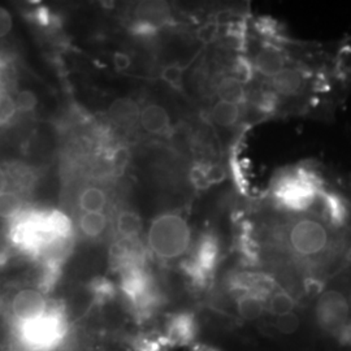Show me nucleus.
<instances>
[{
  "label": "nucleus",
  "instance_id": "1",
  "mask_svg": "<svg viewBox=\"0 0 351 351\" xmlns=\"http://www.w3.org/2000/svg\"><path fill=\"white\" fill-rule=\"evenodd\" d=\"M326 189V186H324ZM314 207L302 213H282V219L268 221L255 236L264 252L277 263L294 267L307 281H316L335 269L345 256V229L326 213L323 191Z\"/></svg>",
  "mask_w": 351,
  "mask_h": 351
},
{
  "label": "nucleus",
  "instance_id": "2",
  "mask_svg": "<svg viewBox=\"0 0 351 351\" xmlns=\"http://www.w3.org/2000/svg\"><path fill=\"white\" fill-rule=\"evenodd\" d=\"M146 242L151 255L162 263L185 261L194 246L188 216L181 213L156 216L149 226Z\"/></svg>",
  "mask_w": 351,
  "mask_h": 351
},
{
  "label": "nucleus",
  "instance_id": "3",
  "mask_svg": "<svg viewBox=\"0 0 351 351\" xmlns=\"http://www.w3.org/2000/svg\"><path fill=\"white\" fill-rule=\"evenodd\" d=\"M322 177L306 168L281 175L272 189V198L282 213L310 211L324 189Z\"/></svg>",
  "mask_w": 351,
  "mask_h": 351
},
{
  "label": "nucleus",
  "instance_id": "4",
  "mask_svg": "<svg viewBox=\"0 0 351 351\" xmlns=\"http://www.w3.org/2000/svg\"><path fill=\"white\" fill-rule=\"evenodd\" d=\"M221 262V245L213 232H206L194 243L188 258L181 262L184 276L189 285L198 291L213 287Z\"/></svg>",
  "mask_w": 351,
  "mask_h": 351
},
{
  "label": "nucleus",
  "instance_id": "5",
  "mask_svg": "<svg viewBox=\"0 0 351 351\" xmlns=\"http://www.w3.org/2000/svg\"><path fill=\"white\" fill-rule=\"evenodd\" d=\"M64 333L62 316L51 310L42 317L20 326V339L32 351L51 350L63 339Z\"/></svg>",
  "mask_w": 351,
  "mask_h": 351
},
{
  "label": "nucleus",
  "instance_id": "6",
  "mask_svg": "<svg viewBox=\"0 0 351 351\" xmlns=\"http://www.w3.org/2000/svg\"><path fill=\"white\" fill-rule=\"evenodd\" d=\"M350 314V302L339 289L324 290L315 306V316L319 326L329 332H336L343 326Z\"/></svg>",
  "mask_w": 351,
  "mask_h": 351
},
{
  "label": "nucleus",
  "instance_id": "7",
  "mask_svg": "<svg viewBox=\"0 0 351 351\" xmlns=\"http://www.w3.org/2000/svg\"><path fill=\"white\" fill-rule=\"evenodd\" d=\"M164 339L172 349L197 345L201 333V319L193 311H177L167 317Z\"/></svg>",
  "mask_w": 351,
  "mask_h": 351
},
{
  "label": "nucleus",
  "instance_id": "8",
  "mask_svg": "<svg viewBox=\"0 0 351 351\" xmlns=\"http://www.w3.org/2000/svg\"><path fill=\"white\" fill-rule=\"evenodd\" d=\"M49 311V302L37 289H23L11 301V314L20 326L42 317Z\"/></svg>",
  "mask_w": 351,
  "mask_h": 351
},
{
  "label": "nucleus",
  "instance_id": "9",
  "mask_svg": "<svg viewBox=\"0 0 351 351\" xmlns=\"http://www.w3.org/2000/svg\"><path fill=\"white\" fill-rule=\"evenodd\" d=\"M255 75L271 80L287 68V55L282 49L277 47L272 42H264L250 58Z\"/></svg>",
  "mask_w": 351,
  "mask_h": 351
},
{
  "label": "nucleus",
  "instance_id": "10",
  "mask_svg": "<svg viewBox=\"0 0 351 351\" xmlns=\"http://www.w3.org/2000/svg\"><path fill=\"white\" fill-rule=\"evenodd\" d=\"M310 78L300 68H285L274 78L268 80L269 90L277 97L282 98H297L304 93L308 86Z\"/></svg>",
  "mask_w": 351,
  "mask_h": 351
},
{
  "label": "nucleus",
  "instance_id": "11",
  "mask_svg": "<svg viewBox=\"0 0 351 351\" xmlns=\"http://www.w3.org/2000/svg\"><path fill=\"white\" fill-rule=\"evenodd\" d=\"M139 123L145 132L155 136H164L169 133L172 128L169 112L162 104L156 103H150L142 108L139 113Z\"/></svg>",
  "mask_w": 351,
  "mask_h": 351
},
{
  "label": "nucleus",
  "instance_id": "12",
  "mask_svg": "<svg viewBox=\"0 0 351 351\" xmlns=\"http://www.w3.org/2000/svg\"><path fill=\"white\" fill-rule=\"evenodd\" d=\"M213 91L219 101H230L236 104H245L247 101L246 86L232 75H220L213 77Z\"/></svg>",
  "mask_w": 351,
  "mask_h": 351
},
{
  "label": "nucleus",
  "instance_id": "13",
  "mask_svg": "<svg viewBox=\"0 0 351 351\" xmlns=\"http://www.w3.org/2000/svg\"><path fill=\"white\" fill-rule=\"evenodd\" d=\"M267 298L254 293H243L234 297L236 314L243 322L258 320L267 313Z\"/></svg>",
  "mask_w": 351,
  "mask_h": 351
},
{
  "label": "nucleus",
  "instance_id": "14",
  "mask_svg": "<svg viewBox=\"0 0 351 351\" xmlns=\"http://www.w3.org/2000/svg\"><path fill=\"white\" fill-rule=\"evenodd\" d=\"M242 114V106L230 101H217L210 110V121L215 128L232 129L237 125Z\"/></svg>",
  "mask_w": 351,
  "mask_h": 351
},
{
  "label": "nucleus",
  "instance_id": "15",
  "mask_svg": "<svg viewBox=\"0 0 351 351\" xmlns=\"http://www.w3.org/2000/svg\"><path fill=\"white\" fill-rule=\"evenodd\" d=\"M199 319L204 324L216 328L219 330H232L241 324V319L237 315H232L223 307H219L216 304L204 306Z\"/></svg>",
  "mask_w": 351,
  "mask_h": 351
},
{
  "label": "nucleus",
  "instance_id": "16",
  "mask_svg": "<svg viewBox=\"0 0 351 351\" xmlns=\"http://www.w3.org/2000/svg\"><path fill=\"white\" fill-rule=\"evenodd\" d=\"M297 306V300L287 288H278L269 295L267 301V311L274 315L275 317L294 313Z\"/></svg>",
  "mask_w": 351,
  "mask_h": 351
},
{
  "label": "nucleus",
  "instance_id": "17",
  "mask_svg": "<svg viewBox=\"0 0 351 351\" xmlns=\"http://www.w3.org/2000/svg\"><path fill=\"white\" fill-rule=\"evenodd\" d=\"M117 233L124 239H137L142 230V220L134 211H123L119 213L116 220Z\"/></svg>",
  "mask_w": 351,
  "mask_h": 351
},
{
  "label": "nucleus",
  "instance_id": "18",
  "mask_svg": "<svg viewBox=\"0 0 351 351\" xmlns=\"http://www.w3.org/2000/svg\"><path fill=\"white\" fill-rule=\"evenodd\" d=\"M107 204V195L99 188H88L80 195V207L85 213H101Z\"/></svg>",
  "mask_w": 351,
  "mask_h": 351
},
{
  "label": "nucleus",
  "instance_id": "19",
  "mask_svg": "<svg viewBox=\"0 0 351 351\" xmlns=\"http://www.w3.org/2000/svg\"><path fill=\"white\" fill-rule=\"evenodd\" d=\"M108 226L107 216L103 213H85L80 220V228L90 239L99 237Z\"/></svg>",
  "mask_w": 351,
  "mask_h": 351
},
{
  "label": "nucleus",
  "instance_id": "20",
  "mask_svg": "<svg viewBox=\"0 0 351 351\" xmlns=\"http://www.w3.org/2000/svg\"><path fill=\"white\" fill-rule=\"evenodd\" d=\"M185 71L186 68L178 63L168 64L162 69L160 78L171 88L182 91L185 84Z\"/></svg>",
  "mask_w": 351,
  "mask_h": 351
},
{
  "label": "nucleus",
  "instance_id": "21",
  "mask_svg": "<svg viewBox=\"0 0 351 351\" xmlns=\"http://www.w3.org/2000/svg\"><path fill=\"white\" fill-rule=\"evenodd\" d=\"M23 210V201L14 193H4L0 195V217L13 219L17 217Z\"/></svg>",
  "mask_w": 351,
  "mask_h": 351
},
{
  "label": "nucleus",
  "instance_id": "22",
  "mask_svg": "<svg viewBox=\"0 0 351 351\" xmlns=\"http://www.w3.org/2000/svg\"><path fill=\"white\" fill-rule=\"evenodd\" d=\"M300 324H301L300 317L294 313H291V314L275 317V320L271 323V326L274 328V330H276L277 333L291 335L300 328Z\"/></svg>",
  "mask_w": 351,
  "mask_h": 351
},
{
  "label": "nucleus",
  "instance_id": "23",
  "mask_svg": "<svg viewBox=\"0 0 351 351\" xmlns=\"http://www.w3.org/2000/svg\"><path fill=\"white\" fill-rule=\"evenodd\" d=\"M219 34H220V25H217L215 21L199 26L197 30V38L203 45H213V42L220 37Z\"/></svg>",
  "mask_w": 351,
  "mask_h": 351
},
{
  "label": "nucleus",
  "instance_id": "24",
  "mask_svg": "<svg viewBox=\"0 0 351 351\" xmlns=\"http://www.w3.org/2000/svg\"><path fill=\"white\" fill-rule=\"evenodd\" d=\"M14 101H16L17 110L24 111V112H30L37 107L38 98L32 90H23L19 93Z\"/></svg>",
  "mask_w": 351,
  "mask_h": 351
},
{
  "label": "nucleus",
  "instance_id": "25",
  "mask_svg": "<svg viewBox=\"0 0 351 351\" xmlns=\"http://www.w3.org/2000/svg\"><path fill=\"white\" fill-rule=\"evenodd\" d=\"M17 111L16 101L8 95H0V123L11 120Z\"/></svg>",
  "mask_w": 351,
  "mask_h": 351
},
{
  "label": "nucleus",
  "instance_id": "26",
  "mask_svg": "<svg viewBox=\"0 0 351 351\" xmlns=\"http://www.w3.org/2000/svg\"><path fill=\"white\" fill-rule=\"evenodd\" d=\"M12 16L5 8L0 7V38L5 37L12 30Z\"/></svg>",
  "mask_w": 351,
  "mask_h": 351
},
{
  "label": "nucleus",
  "instance_id": "27",
  "mask_svg": "<svg viewBox=\"0 0 351 351\" xmlns=\"http://www.w3.org/2000/svg\"><path fill=\"white\" fill-rule=\"evenodd\" d=\"M112 60L114 69L119 71V72L128 71L130 68V65H132V59L125 52H114Z\"/></svg>",
  "mask_w": 351,
  "mask_h": 351
},
{
  "label": "nucleus",
  "instance_id": "28",
  "mask_svg": "<svg viewBox=\"0 0 351 351\" xmlns=\"http://www.w3.org/2000/svg\"><path fill=\"white\" fill-rule=\"evenodd\" d=\"M128 160H129V151L126 149H119L114 151L112 159L113 168L119 172L123 171L128 164Z\"/></svg>",
  "mask_w": 351,
  "mask_h": 351
},
{
  "label": "nucleus",
  "instance_id": "29",
  "mask_svg": "<svg viewBox=\"0 0 351 351\" xmlns=\"http://www.w3.org/2000/svg\"><path fill=\"white\" fill-rule=\"evenodd\" d=\"M7 186H8V177L5 172L0 168V195L7 193Z\"/></svg>",
  "mask_w": 351,
  "mask_h": 351
},
{
  "label": "nucleus",
  "instance_id": "30",
  "mask_svg": "<svg viewBox=\"0 0 351 351\" xmlns=\"http://www.w3.org/2000/svg\"><path fill=\"white\" fill-rule=\"evenodd\" d=\"M191 351H219L217 349H215V348H211V346H207V345H203V343H197V345H194V348H193V350Z\"/></svg>",
  "mask_w": 351,
  "mask_h": 351
}]
</instances>
